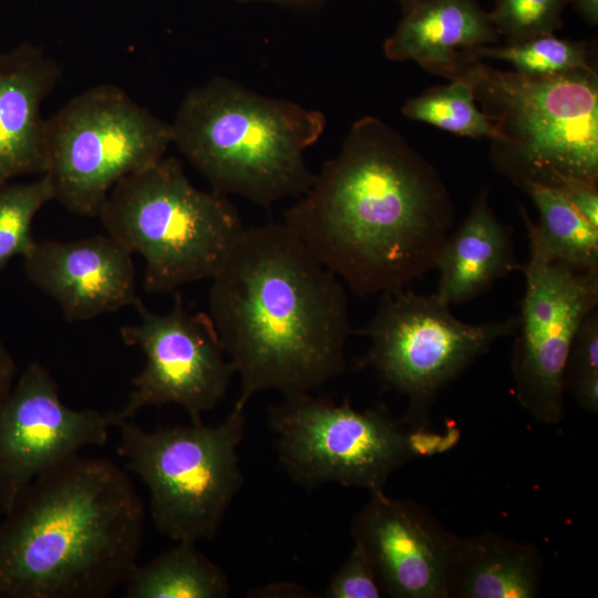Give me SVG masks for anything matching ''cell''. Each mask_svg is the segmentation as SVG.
<instances>
[{
	"label": "cell",
	"instance_id": "obj_1",
	"mask_svg": "<svg viewBox=\"0 0 598 598\" xmlns=\"http://www.w3.org/2000/svg\"><path fill=\"white\" fill-rule=\"evenodd\" d=\"M454 221L439 173L393 127L357 120L283 224L359 297L435 269Z\"/></svg>",
	"mask_w": 598,
	"mask_h": 598
},
{
	"label": "cell",
	"instance_id": "obj_2",
	"mask_svg": "<svg viewBox=\"0 0 598 598\" xmlns=\"http://www.w3.org/2000/svg\"><path fill=\"white\" fill-rule=\"evenodd\" d=\"M210 280L208 315L240 379L233 409L264 391L310 393L344 371L342 282L283 223L245 228Z\"/></svg>",
	"mask_w": 598,
	"mask_h": 598
},
{
	"label": "cell",
	"instance_id": "obj_3",
	"mask_svg": "<svg viewBox=\"0 0 598 598\" xmlns=\"http://www.w3.org/2000/svg\"><path fill=\"white\" fill-rule=\"evenodd\" d=\"M0 522V598H105L138 565L144 504L124 470L79 454L16 497Z\"/></svg>",
	"mask_w": 598,
	"mask_h": 598
},
{
	"label": "cell",
	"instance_id": "obj_4",
	"mask_svg": "<svg viewBox=\"0 0 598 598\" xmlns=\"http://www.w3.org/2000/svg\"><path fill=\"white\" fill-rule=\"evenodd\" d=\"M326 123L320 111L216 76L185 94L171 125L173 144L213 190L269 207L308 190L305 152Z\"/></svg>",
	"mask_w": 598,
	"mask_h": 598
},
{
	"label": "cell",
	"instance_id": "obj_5",
	"mask_svg": "<svg viewBox=\"0 0 598 598\" xmlns=\"http://www.w3.org/2000/svg\"><path fill=\"white\" fill-rule=\"evenodd\" d=\"M465 80L504 142L493 144L495 167L523 189L598 184V76L594 69L530 76L475 59ZM453 81V80H452Z\"/></svg>",
	"mask_w": 598,
	"mask_h": 598
},
{
	"label": "cell",
	"instance_id": "obj_6",
	"mask_svg": "<svg viewBox=\"0 0 598 598\" xmlns=\"http://www.w3.org/2000/svg\"><path fill=\"white\" fill-rule=\"evenodd\" d=\"M97 217L111 238L142 256L150 292L212 279L245 229L226 195L195 187L172 156L122 178Z\"/></svg>",
	"mask_w": 598,
	"mask_h": 598
},
{
	"label": "cell",
	"instance_id": "obj_7",
	"mask_svg": "<svg viewBox=\"0 0 598 598\" xmlns=\"http://www.w3.org/2000/svg\"><path fill=\"white\" fill-rule=\"evenodd\" d=\"M268 423L279 463L307 488L339 483L383 491L403 464L443 453L460 437L453 427L442 433L405 425L386 408L358 411L348 401L334 404L310 393L283 398L270 409Z\"/></svg>",
	"mask_w": 598,
	"mask_h": 598
},
{
	"label": "cell",
	"instance_id": "obj_8",
	"mask_svg": "<svg viewBox=\"0 0 598 598\" xmlns=\"http://www.w3.org/2000/svg\"><path fill=\"white\" fill-rule=\"evenodd\" d=\"M117 454L150 491L159 533L181 543L212 540L244 481L238 445L244 412L233 409L217 425L203 421L145 431L120 421Z\"/></svg>",
	"mask_w": 598,
	"mask_h": 598
},
{
	"label": "cell",
	"instance_id": "obj_9",
	"mask_svg": "<svg viewBox=\"0 0 598 598\" xmlns=\"http://www.w3.org/2000/svg\"><path fill=\"white\" fill-rule=\"evenodd\" d=\"M172 125L114 84H99L47 118V174L54 200L97 217L111 189L162 157Z\"/></svg>",
	"mask_w": 598,
	"mask_h": 598
},
{
	"label": "cell",
	"instance_id": "obj_10",
	"mask_svg": "<svg viewBox=\"0 0 598 598\" xmlns=\"http://www.w3.org/2000/svg\"><path fill=\"white\" fill-rule=\"evenodd\" d=\"M516 328L517 316L467 323L434 293L395 288L381 293L372 319L357 331L370 341L359 367L372 368L388 386L406 395L403 420L416 424L442 388Z\"/></svg>",
	"mask_w": 598,
	"mask_h": 598
},
{
	"label": "cell",
	"instance_id": "obj_11",
	"mask_svg": "<svg viewBox=\"0 0 598 598\" xmlns=\"http://www.w3.org/2000/svg\"><path fill=\"white\" fill-rule=\"evenodd\" d=\"M529 258L519 270L525 292L517 316L512 372L520 405L544 424L564 415L565 372L574 338L598 305V270L551 259L528 236Z\"/></svg>",
	"mask_w": 598,
	"mask_h": 598
},
{
	"label": "cell",
	"instance_id": "obj_12",
	"mask_svg": "<svg viewBox=\"0 0 598 598\" xmlns=\"http://www.w3.org/2000/svg\"><path fill=\"white\" fill-rule=\"evenodd\" d=\"M140 322L121 328L127 346L145 355L143 370L132 380L126 404L107 414L112 425L146 406L176 404L190 421L214 409L225 396L234 369L208 313L187 311L179 293L169 312L157 313L141 299L134 305Z\"/></svg>",
	"mask_w": 598,
	"mask_h": 598
},
{
	"label": "cell",
	"instance_id": "obj_13",
	"mask_svg": "<svg viewBox=\"0 0 598 598\" xmlns=\"http://www.w3.org/2000/svg\"><path fill=\"white\" fill-rule=\"evenodd\" d=\"M111 425L107 414L63 404L50 371L30 363L0 405V513L39 475L104 445Z\"/></svg>",
	"mask_w": 598,
	"mask_h": 598
},
{
	"label": "cell",
	"instance_id": "obj_14",
	"mask_svg": "<svg viewBox=\"0 0 598 598\" xmlns=\"http://www.w3.org/2000/svg\"><path fill=\"white\" fill-rule=\"evenodd\" d=\"M353 543L370 559L383 594L394 598H447L457 536L420 505L371 492L351 523Z\"/></svg>",
	"mask_w": 598,
	"mask_h": 598
},
{
	"label": "cell",
	"instance_id": "obj_15",
	"mask_svg": "<svg viewBox=\"0 0 598 598\" xmlns=\"http://www.w3.org/2000/svg\"><path fill=\"white\" fill-rule=\"evenodd\" d=\"M23 264L29 281L59 305L69 322L114 312L140 299L132 254L109 235L37 241Z\"/></svg>",
	"mask_w": 598,
	"mask_h": 598
},
{
	"label": "cell",
	"instance_id": "obj_16",
	"mask_svg": "<svg viewBox=\"0 0 598 598\" xmlns=\"http://www.w3.org/2000/svg\"><path fill=\"white\" fill-rule=\"evenodd\" d=\"M42 49L23 43L0 53V186L47 171V118L41 105L60 78Z\"/></svg>",
	"mask_w": 598,
	"mask_h": 598
},
{
	"label": "cell",
	"instance_id": "obj_17",
	"mask_svg": "<svg viewBox=\"0 0 598 598\" xmlns=\"http://www.w3.org/2000/svg\"><path fill=\"white\" fill-rule=\"evenodd\" d=\"M499 39L476 0H421L403 12L383 51L389 60L413 61L452 81L477 59L476 49Z\"/></svg>",
	"mask_w": 598,
	"mask_h": 598
},
{
	"label": "cell",
	"instance_id": "obj_18",
	"mask_svg": "<svg viewBox=\"0 0 598 598\" xmlns=\"http://www.w3.org/2000/svg\"><path fill=\"white\" fill-rule=\"evenodd\" d=\"M519 266L512 229L494 214L484 187L461 226L445 240L435 267L440 277L434 296L450 307L464 303Z\"/></svg>",
	"mask_w": 598,
	"mask_h": 598
},
{
	"label": "cell",
	"instance_id": "obj_19",
	"mask_svg": "<svg viewBox=\"0 0 598 598\" xmlns=\"http://www.w3.org/2000/svg\"><path fill=\"white\" fill-rule=\"evenodd\" d=\"M543 558L532 544L485 532L455 543L448 597L534 598L540 590Z\"/></svg>",
	"mask_w": 598,
	"mask_h": 598
},
{
	"label": "cell",
	"instance_id": "obj_20",
	"mask_svg": "<svg viewBox=\"0 0 598 598\" xmlns=\"http://www.w3.org/2000/svg\"><path fill=\"white\" fill-rule=\"evenodd\" d=\"M124 586L126 598H225L230 591L224 570L187 542L137 565Z\"/></svg>",
	"mask_w": 598,
	"mask_h": 598
},
{
	"label": "cell",
	"instance_id": "obj_21",
	"mask_svg": "<svg viewBox=\"0 0 598 598\" xmlns=\"http://www.w3.org/2000/svg\"><path fill=\"white\" fill-rule=\"evenodd\" d=\"M524 190L539 213V223H534L526 209L520 208L528 236L551 259L598 270V227L588 221L558 187L528 184Z\"/></svg>",
	"mask_w": 598,
	"mask_h": 598
},
{
	"label": "cell",
	"instance_id": "obj_22",
	"mask_svg": "<svg viewBox=\"0 0 598 598\" xmlns=\"http://www.w3.org/2000/svg\"><path fill=\"white\" fill-rule=\"evenodd\" d=\"M472 85L465 80L432 87L419 96L408 99L402 114L417 122L436 126L461 136L489 138L493 144L504 142V135L493 120L475 104Z\"/></svg>",
	"mask_w": 598,
	"mask_h": 598
},
{
	"label": "cell",
	"instance_id": "obj_23",
	"mask_svg": "<svg viewBox=\"0 0 598 598\" xmlns=\"http://www.w3.org/2000/svg\"><path fill=\"white\" fill-rule=\"evenodd\" d=\"M477 59L509 63L516 72L530 76H551L574 70H590L586 44L551 34L504 45H485L474 51Z\"/></svg>",
	"mask_w": 598,
	"mask_h": 598
},
{
	"label": "cell",
	"instance_id": "obj_24",
	"mask_svg": "<svg viewBox=\"0 0 598 598\" xmlns=\"http://www.w3.org/2000/svg\"><path fill=\"white\" fill-rule=\"evenodd\" d=\"M54 199L47 174L30 183L0 186V271L16 256L25 257L37 240L32 223L38 212Z\"/></svg>",
	"mask_w": 598,
	"mask_h": 598
},
{
	"label": "cell",
	"instance_id": "obj_25",
	"mask_svg": "<svg viewBox=\"0 0 598 598\" xmlns=\"http://www.w3.org/2000/svg\"><path fill=\"white\" fill-rule=\"evenodd\" d=\"M570 0H495L489 19L506 43L551 34Z\"/></svg>",
	"mask_w": 598,
	"mask_h": 598
},
{
	"label": "cell",
	"instance_id": "obj_26",
	"mask_svg": "<svg viewBox=\"0 0 598 598\" xmlns=\"http://www.w3.org/2000/svg\"><path fill=\"white\" fill-rule=\"evenodd\" d=\"M586 411L598 412V309L582 320L570 347L565 389Z\"/></svg>",
	"mask_w": 598,
	"mask_h": 598
},
{
	"label": "cell",
	"instance_id": "obj_27",
	"mask_svg": "<svg viewBox=\"0 0 598 598\" xmlns=\"http://www.w3.org/2000/svg\"><path fill=\"white\" fill-rule=\"evenodd\" d=\"M382 594L370 559L363 548L353 543L344 563L330 579L324 596L327 598H379Z\"/></svg>",
	"mask_w": 598,
	"mask_h": 598
},
{
	"label": "cell",
	"instance_id": "obj_28",
	"mask_svg": "<svg viewBox=\"0 0 598 598\" xmlns=\"http://www.w3.org/2000/svg\"><path fill=\"white\" fill-rule=\"evenodd\" d=\"M560 188L576 209L594 226L598 227V189L597 185L573 181Z\"/></svg>",
	"mask_w": 598,
	"mask_h": 598
},
{
	"label": "cell",
	"instance_id": "obj_29",
	"mask_svg": "<svg viewBox=\"0 0 598 598\" xmlns=\"http://www.w3.org/2000/svg\"><path fill=\"white\" fill-rule=\"evenodd\" d=\"M17 365L11 352L0 338V405L13 388Z\"/></svg>",
	"mask_w": 598,
	"mask_h": 598
},
{
	"label": "cell",
	"instance_id": "obj_30",
	"mask_svg": "<svg viewBox=\"0 0 598 598\" xmlns=\"http://www.w3.org/2000/svg\"><path fill=\"white\" fill-rule=\"evenodd\" d=\"M570 3L588 23H598V0H570Z\"/></svg>",
	"mask_w": 598,
	"mask_h": 598
},
{
	"label": "cell",
	"instance_id": "obj_31",
	"mask_svg": "<svg viewBox=\"0 0 598 598\" xmlns=\"http://www.w3.org/2000/svg\"><path fill=\"white\" fill-rule=\"evenodd\" d=\"M238 3H248L252 1H267L277 3L280 6H286L289 8L301 9V10H313L322 6L326 0H233Z\"/></svg>",
	"mask_w": 598,
	"mask_h": 598
},
{
	"label": "cell",
	"instance_id": "obj_32",
	"mask_svg": "<svg viewBox=\"0 0 598 598\" xmlns=\"http://www.w3.org/2000/svg\"><path fill=\"white\" fill-rule=\"evenodd\" d=\"M396 1L400 3L403 12H405L421 0H396Z\"/></svg>",
	"mask_w": 598,
	"mask_h": 598
}]
</instances>
